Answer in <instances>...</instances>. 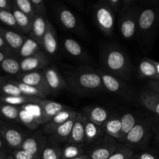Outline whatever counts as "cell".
Instances as JSON below:
<instances>
[{"instance_id": "1", "label": "cell", "mask_w": 159, "mask_h": 159, "mask_svg": "<svg viewBox=\"0 0 159 159\" xmlns=\"http://www.w3.org/2000/svg\"><path fill=\"white\" fill-rule=\"evenodd\" d=\"M62 75L67 89L75 94L90 96L105 91L97 70L90 66L68 67L63 70Z\"/></svg>"}, {"instance_id": "2", "label": "cell", "mask_w": 159, "mask_h": 159, "mask_svg": "<svg viewBox=\"0 0 159 159\" xmlns=\"http://www.w3.org/2000/svg\"><path fill=\"white\" fill-rule=\"evenodd\" d=\"M101 69L123 81L131 78L134 68L129 55L119 45L103 44L100 51Z\"/></svg>"}, {"instance_id": "3", "label": "cell", "mask_w": 159, "mask_h": 159, "mask_svg": "<svg viewBox=\"0 0 159 159\" xmlns=\"http://www.w3.org/2000/svg\"><path fill=\"white\" fill-rule=\"evenodd\" d=\"M159 26V4L155 2H144L139 6L136 39L143 51H150Z\"/></svg>"}, {"instance_id": "4", "label": "cell", "mask_w": 159, "mask_h": 159, "mask_svg": "<svg viewBox=\"0 0 159 159\" xmlns=\"http://www.w3.org/2000/svg\"><path fill=\"white\" fill-rule=\"evenodd\" d=\"M139 6L140 4L136 0H123V6L118 12V24L119 33L124 40L136 38Z\"/></svg>"}, {"instance_id": "5", "label": "cell", "mask_w": 159, "mask_h": 159, "mask_svg": "<svg viewBox=\"0 0 159 159\" xmlns=\"http://www.w3.org/2000/svg\"><path fill=\"white\" fill-rule=\"evenodd\" d=\"M154 122L151 118H142L126 134L122 144L135 152L136 150H144L153 134Z\"/></svg>"}, {"instance_id": "6", "label": "cell", "mask_w": 159, "mask_h": 159, "mask_svg": "<svg viewBox=\"0 0 159 159\" xmlns=\"http://www.w3.org/2000/svg\"><path fill=\"white\" fill-rule=\"evenodd\" d=\"M51 9L57 21L65 30L80 37H87V30L80 18L63 3L59 2H52Z\"/></svg>"}, {"instance_id": "7", "label": "cell", "mask_w": 159, "mask_h": 159, "mask_svg": "<svg viewBox=\"0 0 159 159\" xmlns=\"http://www.w3.org/2000/svg\"><path fill=\"white\" fill-rule=\"evenodd\" d=\"M92 9L93 20L97 27L104 35L112 37L115 30V12L104 4L103 0H99L94 3Z\"/></svg>"}, {"instance_id": "8", "label": "cell", "mask_w": 159, "mask_h": 159, "mask_svg": "<svg viewBox=\"0 0 159 159\" xmlns=\"http://www.w3.org/2000/svg\"><path fill=\"white\" fill-rule=\"evenodd\" d=\"M29 134V132L13 123L0 120V134L9 150L20 148Z\"/></svg>"}, {"instance_id": "9", "label": "cell", "mask_w": 159, "mask_h": 159, "mask_svg": "<svg viewBox=\"0 0 159 159\" xmlns=\"http://www.w3.org/2000/svg\"><path fill=\"white\" fill-rule=\"evenodd\" d=\"M96 70L101 78V82L105 91L109 92L112 94L118 95L121 97L125 98L126 100H133V92L125 81L105 72L101 68H97Z\"/></svg>"}, {"instance_id": "10", "label": "cell", "mask_w": 159, "mask_h": 159, "mask_svg": "<svg viewBox=\"0 0 159 159\" xmlns=\"http://www.w3.org/2000/svg\"><path fill=\"white\" fill-rule=\"evenodd\" d=\"M119 144L115 138L104 134L90 145L86 155L89 159H107L115 152Z\"/></svg>"}, {"instance_id": "11", "label": "cell", "mask_w": 159, "mask_h": 159, "mask_svg": "<svg viewBox=\"0 0 159 159\" xmlns=\"http://www.w3.org/2000/svg\"><path fill=\"white\" fill-rule=\"evenodd\" d=\"M62 49L66 55L80 63H92L93 58L90 57L82 45L71 37H64L61 43Z\"/></svg>"}, {"instance_id": "12", "label": "cell", "mask_w": 159, "mask_h": 159, "mask_svg": "<svg viewBox=\"0 0 159 159\" xmlns=\"http://www.w3.org/2000/svg\"><path fill=\"white\" fill-rule=\"evenodd\" d=\"M48 142L47 136L43 133L41 129H37L33 133H30L22 144L20 149L29 152L30 154L41 158L42 152Z\"/></svg>"}, {"instance_id": "13", "label": "cell", "mask_w": 159, "mask_h": 159, "mask_svg": "<svg viewBox=\"0 0 159 159\" xmlns=\"http://www.w3.org/2000/svg\"><path fill=\"white\" fill-rule=\"evenodd\" d=\"M41 51L51 59H54L58 57L59 49L57 31L49 20L48 21L46 32L41 43Z\"/></svg>"}, {"instance_id": "14", "label": "cell", "mask_w": 159, "mask_h": 159, "mask_svg": "<svg viewBox=\"0 0 159 159\" xmlns=\"http://www.w3.org/2000/svg\"><path fill=\"white\" fill-rule=\"evenodd\" d=\"M16 79L18 80L19 82H21L23 83L37 89L45 96L51 94L50 89L48 88V85H47L46 80H45L43 70L31 71V72L20 73L18 75L16 76Z\"/></svg>"}, {"instance_id": "15", "label": "cell", "mask_w": 159, "mask_h": 159, "mask_svg": "<svg viewBox=\"0 0 159 159\" xmlns=\"http://www.w3.org/2000/svg\"><path fill=\"white\" fill-rule=\"evenodd\" d=\"M51 61V59L43 51H39L31 57L20 60V73L44 70L50 65Z\"/></svg>"}, {"instance_id": "16", "label": "cell", "mask_w": 159, "mask_h": 159, "mask_svg": "<svg viewBox=\"0 0 159 159\" xmlns=\"http://www.w3.org/2000/svg\"><path fill=\"white\" fill-rule=\"evenodd\" d=\"M43 72L51 94L56 95L67 89L65 79L57 67L50 65L43 70Z\"/></svg>"}, {"instance_id": "17", "label": "cell", "mask_w": 159, "mask_h": 159, "mask_svg": "<svg viewBox=\"0 0 159 159\" xmlns=\"http://www.w3.org/2000/svg\"><path fill=\"white\" fill-rule=\"evenodd\" d=\"M0 35L10 49L12 56L17 57L20 48L24 43L25 39L26 38V36L15 30L1 25H0Z\"/></svg>"}, {"instance_id": "18", "label": "cell", "mask_w": 159, "mask_h": 159, "mask_svg": "<svg viewBox=\"0 0 159 159\" xmlns=\"http://www.w3.org/2000/svg\"><path fill=\"white\" fill-rule=\"evenodd\" d=\"M78 112L76 110H73V109L68 107L65 110H62V111L59 112L58 114H56L51 120L48 123H47L46 124L42 127V131L45 134L46 136H48L49 134H51L58 127H59L60 125L63 124L64 123L66 122L67 120H69L71 118L74 117L77 115Z\"/></svg>"}, {"instance_id": "19", "label": "cell", "mask_w": 159, "mask_h": 159, "mask_svg": "<svg viewBox=\"0 0 159 159\" xmlns=\"http://www.w3.org/2000/svg\"><path fill=\"white\" fill-rule=\"evenodd\" d=\"M76 117V116L71 118L65 123H64L63 124L58 127L51 134L47 136L48 141L49 142L53 143V144H59V145L67 143Z\"/></svg>"}, {"instance_id": "20", "label": "cell", "mask_w": 159, "mask_h": 159, "mask_svg": "<svg viewBox=\"0 0 159 159\" xmlns=\"http://www.w3.org/2000/svg\"><path fill=\"white\" fill-rule=\"evenodd\" d=\"M81 112L85 114L87 119L101 127L111 115L107 109L97 105H90L84 107Z\"/></svg>"}, {"instance_id": "21", "label": "cell", "mask_w": 159, "mask_h": 159, "mask_svg": "<svg viewBox=\"0 0 159 159\" xmlns=\"http://www.w3.org/2000/svg\"><path fill=\"white\" fill-rule=\"evenodd\" d=\"M39 105L42 110V120H43V126L49 122L56 114L62 110L68 108V106L63 103L55 102V101L48 100L43 99L39 102Z\"/></svg>"}, {"instance_id": "22", "label": "cell", "mask_w": 159, "mask_h": 159, "mask_svg": "<svg viewBox=\"0 0 159 159\" xmlns=\"http://www.w3.org/2000/svg\"><path fill=\"white\" fill-rule=\"evenodd\" d=\"M85 119V114L81 111L78 112L67 142L75 144H84Z\"/></svg>"}, {"instance_id": "23", "label": "cell", "mask_w": 159, "mask_h": 159, "mask_svg": "<svg viewBox=\"0 0 159 159\" xmlns=\"http://www.w3.org/2000/svg\"><path fill=\"white\" fill-rule=\"evenodd\" d=\"M101 128L106 135L115 138L121 144L122 124L119 115L117 114L116 113H112L108 119L103 124Z\"/></svg>"}, {"instance_id": "24", "label": "cell", "mask_w": 159, "mask_h": 159, "mask_svg": "<svg viewBox=\"0 0 159 159\" xmlns=\"http://www.w3.org/2000/svg\"><path fill=\"white\" fill-rule=\"evenodd\" d=\"M138 101L147 110L159 116V94L150 89L143 90L139 94Z\"/></svg>"}, {"instance_id": "25", "label": "cell", "mask_w": 159, "mask_h": 159, "mask_svg": "<svg viewBox=\"0 0 159 159\" xmlns=\"http://www.w3.org/2000/svg\"><path fill=\"white\" fill-rule=\"evenodd\" d=\"M48 18L46 16L36 15L33 19L32 26L29 35L41 46V43L48 27Z\"/></svg>"}, {"instance_id": "26", "label": "cell", "mask_w": 159, "mask_h": 159, "mask_svg": "<svg viewBox=\"0 0 159 159\" xmlns=\"http://www.w3.org/2000/svg\"><path fill=\"white\" fill-rule=\"evenodd\" d=\"M103 134L104 131L102 128L87 119L86 116L85 129H84V144L86 147L90 146L96 142L101 137L104 136Z\"/></svg>"}, {"instance_id": "27", "label": "cell", "mask_w": 159, "mask_h": 159, "mask_svg": "<svg viewBox=\"0 0 159 159\" xmlns=\"http://www.w3.org/2000/svg\"><path fill=\"white\" fill-rule=\"evenodd\" d=\"M137 73L139 77L141 79H148V80L158 79L154 60L148 57H143L139 61L137 66Z\"/></svg>"}, {"instance_id": "28", "label": "cell", "mask_w": 159, "mask_h": 159, "mask_svg": "<svg viewBox=\"0 0 159 159\" xmlns=\"http://www.w3.org/2000/svg\"><path fill=\"white\" fill-rule=\"evenodd\" d=\"M141 119L142 117L138 113H133V112H126V113H123L122 116H120V120H121L122 124L121 144L123 143V140H124L126 134L135 127L136 124Z\"/></svg>"}, {"instance_id": "29", "label": "cell", "mask_w": 159, "mask_h": 159, "mask_svg": "<svg viewBox=\"0 0 159 159\" xmlns=\"http://www.w3.org/2000/svg\"><path fill=\"white\" fill-rule=\"evenodd\" d=\"M12 12L20 32L25 34H29L32 26L33 19L19 10L13 4L12 7Z\"/></svg>"}, {"instance_id": "30", "label": "cell", "mask_w": 159, "mask_h": 159, "mask_svg": "<svg viewBox=\"0 0 159 159\" xmlns=\"http://www.w3.org/2000/svg\"><path fill=\"white\" fill-rule=\"evenodd\" d=\"M19 124H23L28 130L32 131L37 130L39 126H41L40 122L33 116L32 113L24 107V105L20 107Z\"/></svg>"}, {"instance_id": "31", "label": "cell", "mask_w": 159, "mask_h": 159, "mask_svg": "<svg viewBox=\"0 0 159 159\" xmlns=\"http://www.w3.org/2000/svg\"><path fill=\"white\" fill-rule=\"evenodd\" d=\"M41 51V48L39 43L30 37H26L24 43H23L17 54V57L19 60H21V59L31 57Z\"/></svg>"}, {"instance_id": "32", "label": "cell", "mask_w": 159, "mask_h": 159, "mask_svg": "<svg viewBox=\"0 0 159 159\" xmlns=\"http://www.w3.org/2000/svg\"><path fill=\"white\" fill-rule=\"evenodd\" d=\"M86 145L65 143L62 148V159H74L77 157L85 155Z\"/></svg>"}, {"instance_id": "33", "label": "cell", "mask_w": 159, "mask_h": 159, "mask_svg": "<svg viewBox=\"0 0 159 159\" xmlns=\"http://www.w3.org/2000/svg\"><path fill=\"white\" fill-rule=\"evenodd\" d=\"M41 99L39 98L29 97L25 96H0V103L8 104V105L15 106V107H21L28 103H38Z\"/></svg>"}, {"instance_id": "34", "label": "cell", "mask_w": 159, "mask_h": 159, "mask_svg": "<svg viewBox=\"0 0 159 159\" xmlns=\"http://www.w3.org/2000/svg\"><path fill=\"white\" fill-rule=\"evenodd\" d=\"M19 111L20 107L0 103V120L19 124Z\"/></svg>"}, {"instance_id": "35", "label": "cell", "mask_w": 159, "mask_h": 159, "mask_svg": "<svg viewBox=\"0 0 159 159\" xmlns=\"http://www.w3.org/2000/svg\"><path fill=\"white\" fill-rule=\"evenodd\" d=\"M0 70L4 71L8 76H17L20 74V60L17 57L7 56L0 63Z\"/></svg>"}, {"instance_id": "36", "label": "cell", "mask_w": 159, "mask_h": 159, "mask_svg": "<svg viewBox=\"0 0 159 159\" xmlns=\"http://www.w3.org/2000/svg\"><path fill=\"white\" fill-rule=\"evenodd\" d=\"M40 159H62V147L48 141Z\"/></svg>"}, {"instance_id": "37", "label": "cell", "mask_w": 159, "mask_h": 159, "mask_svg": "<svg viewBox=\"0 0 159 159\" xmlns=\"http://www.w3.org/2000/svg\"><path fill=\"white\" fill-rule=\"evenodd\" d=\"M22 93L19 87L16 85L13 79L9 78L8 80L3 82L0 86V96H22Z\"/></svg>"}, {"instance_id": "38", "label": "cell", "mask_w": 159, "mask_h": 159, "mask_svg": "<svg viewBox=\"0 0 159 159\" xmlns=\"http://www.w3.org/2000/svg\"><path fill=\"white\" fill-rule=\"evenodd\" d=\"M13 79L14 82L16 83V85L19 87V89L21 91L23 96H29V97H34V98H39V99H45L46 96L41 93L39 89L34 88V87L31 86V85H28L26 84L23 83L21 82H19L18 80H17L16 79Z\"/></svg>"}, {"instance_id": "39", "label": "cell", "mask_w": 159, "mask_h": 159, "mask_svg": "<svg viewBox=\"0 0 159 159\" xmlns=\"http://www.w3.org/2000/svg\"><path fill=\"white\" fill-rule=\"evenodd\" d=\"M0 25L7 26V27L20 32L18 26L16 23L13 15H12V11L0 9Z\"/></svg>"}, {"instance_id": "40", "label": "cell", "mask_w": 159, "mask_h": 159, "mask_svg": "<svg viewBox=\"0 0 159 159\" xmlns=\"http://www.w3.org/2000/svg\"><path fill=\"white\" fill-rule=\"evenodd\" d=\"M136 152L123 144H120L115 152L107 159H129L132 158Z\"/></svg>"}, {"instance_id": "41", "label": "cell", "mask_w": 159, "mask_h": 159, "mask_svg": "<svg viewBox=\"0 0 159 159\" xmlns=\"http://www.w3.org/2000/svg\"><path fill=\"white\" fill-rule=\"evenodd\" d=\"M12 4L19 10L27 15L31 18L34 19V17L36 16L34 9H33L32 4L31 2V0H12Z\"/></svg>"}, {"instance_id": "42", "label": "cell", "mask_w": 159, "mask_h": 159, "mask_svg": "<svg viewBox=\"0 0 159 159\" xmlns=\"http://www.w3.org/2000/svg\"><path fill=\"white\" fill-rule=\"evenodd\" d=\"M31 2L36 15L46 16L47 9L45 0H31Z\"/></svg>"}, {"instance_id": "43", "label": "cell", "mask_w": 159, "mask_h": 159, "mask_svg": "<svg viewBox=\"0 0 159 159\" xmlns=\"http://www.w3.org/2000/svg\"><path fill=\"white\" fill-rule=\"evenodd\" d=\"M10 155L15 159H39L30 154L29 152L20 148L11 151Z\"/></svg>"}, {"instance_id": "44", "label": "cell", "mask_w": 159, "mask_h": 159, "mask_svg": "<svg viewBox=\"0 0 159 159\" xmlns=\"http://www.w3.org/2000/svg\"><path fill=\"white\" fill-rule=\"evenodd\" d=\"M136 159H159V155L155 152L148 150H142L135 154Z\"/></svg>"}, {"instance_id": "45", "label": "cell", "mask_w": 159, "mask_h": 159, "mask_svg": "<svg viewBox=\"0 0 159 159\" xmlns=\"http://www.w3.org/2000/svg\"><path fill=\"white\" fill-rule=\"evenodd\" d=\"M103 2L115 13L119 12L123 6V0H103Z\"/></svg>"}, {"instance_id": "46", "label": "cell", "mask_w": 159, "mask_h": 159, "mask_svg": "<svg viewBox=\"0 0 159 159\" xmlns=\"http://www.w3.org/2000/svg\"><path fill=\"white\" fill-rule=\"evenodd\" d=\"M0 51L5 53L6 55L9 56V57H13L10 49H9V47L7 46V44L6 43L5 40H3V38L2 37L1 35H0Z\"/></svg>"}, {"instance_id": "47", "label": "cell", "mask_w": 159, "mask_h": 159, "mask_svg": "<svg viewBox=\"0 0 159 159\" xmlns=\"http://www.w3.org/2000/svg\"><path fill=\"white\" fill-rule=\"evenodd\" d=\"M149 89L159 94V79L157 80H149L147 83Z\"/></svg>"}, {"instance_id": "48", "label": "cell", "mask_w": 159, "mask_h": 159, "mask_svg": "<svg viewBox=\"0 0 159 159\" xmlns=\"http://www.w3.org/2000/svg\"><path fill=\"white\" fill-rule=\"evenodd\" d=\"M12 0H0V9L12 11Z\"/></svg>"}, {"instance_id": "49", "label": "cell", "mask_w": 159, "mask_h": 159, "mask_svg": "<svg viewBox=\"0 0 159 159\" xmlns=\"http://www.w3.org/2000/svg\"><path fill=\"white\" fill-rule=\"evenodd\" d=\"M153 134L157 144L159 145V122H154L153 125Z\"/></svg>"}, {"instance_id": "50", "label": "cell", "mask_w": 159, "mask_h": 159, "mask_svg": "<svg viewBox=\"0 0 159 159\" xmlns=\"http://www.w3.org/2000/svg\"><path fill=\"white\" fill-rule=\"evenodd\" d=\"M7 151H9V148L6 146V143L3 141L2 138L1 134H0V152H5V153H7Z\"/></svg>"}, {"instance_id": "51", "label": "cell", "mask_w": 159, "mask_h": 159, "mask_svg": "<svg viewBox=\"0 0 159 159\" xmlns=\"http://www.w3.org/2000/svg\"><path fill=\"white\" fill-rule=\"evenodd\" d=\"M9 78H11L10 76H8V75H0V86H1L3 82H5L6 80H8V79H9Z\"/></svg>"}, {"instance_id": "52", "label": "cell", "mask_w": 159, "mask_h": 159, "mask_svg": "<svg viewBox=\"0 0 159 159\" xmlns=\"http://www.w3.org/2000/svg\"><path fill=\"white\" fill-rule=\"evenodd\" d=\"M154 64L156 68V72H157V76H158V79H159V61H157L154 60Z\"/></svg>"}, {"instance_id": "53", "label": "cell", "mask_w": 159, "mask_h": 159, "mask_svg": "<svg viewBox=\"0 0 159 159\" xmlns=\"http://www.w3.org/2000/svg\"><path fill=\"white\" fill-rule=\"evenodd\" d=\"M6 57H7V55H6V54H5V53H3V52H2V51H0V63H1V62L2 61L4 60V59L6 58Z\"/></svg>"}, {"instance_id": "54", "label": "cell", "mask_w": 159, "mask_h": 159, "mask_svg": "<svg viewBox=\"0 0 159 159\" xmlns=\"http://www.w3.org/2000/svg\"><path fill=\"white\" fill-rule=\"evenodd\" d=\"M8 153H5V152H0V159H6V155Z\"/></svg>"}, {"instance_id": "55", "label": "cell", "mask_w": 159, "mask_h": 159, "mask_svg": "<svg viewBox=\"0 0 159 159\" xmlns=\"http://www.w3.org/2000/svg\"><path fill=\"white\" fill-rule=\"evenodd\" d=\"M74 159H89V158H88V157L87 156V155L85 154V155H81V156L77 157V158H76Z\"/></svg>"}, {"instance_id": "56", "label": "cell", "mask_w": 159, "mask_h": 159, "mask_svg": "<svg viewBox=\"0 0 159 159\" xmlns=\"http://www.w3.org/2000/svg\"><path fill=\"white\" fill-rule=\"evenodd\" d=\"M6 159H15V158H14L10 154H7V155H6Z\"/></svg>"}, {"instance_id": "57", "label": "cell", "mask_w": 159, "mask_h": 159, "mask_svg": "<svg viewBox=\"0 0 159 159\" xmlns=\"http://www.w3.org/2000/svg\"><path fill=\"white\" fill-rule=\"evenodd\" d=\"M129 159H136V156H135V155H134L132 157V158H129Z\"/></svg>"}]
</instances>
